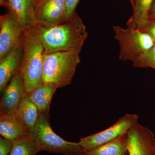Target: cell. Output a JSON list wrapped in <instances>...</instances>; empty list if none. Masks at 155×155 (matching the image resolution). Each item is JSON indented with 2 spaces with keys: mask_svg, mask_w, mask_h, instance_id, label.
Instances as JSON below:
<instances>
[{
  "mask_svg": "<svg viewBox=\"0 0 155 155\" xmlns=\"http://www.w3.org/2000/svg\"><path fill=\"white\" fill-rule=\"evenodd\" d=\"M34 27L43 45L45 54L62 51L79 53L87 37L86 26L76 11L63 23L36 22Z\"/></svg>",
  "mask_w": 155,
  "mask_h": 155,
  "instance_id": "6da1fadb",
  "label": "cell"
},
{
  "mask_svg": "<svg viewBox=\"0 0 155 155\" xmlns=\"http://www.w3.org/2000/svg\"><path fill=\"white\" fill-rule=\"evenodd\" d=\"M22 55L19 71L29 92L40 86L43 82L45 48L34 27L24 31L22 39Z\"/></svg>",
  "mask_w": 155,
  "mask_h": 155,
  "instance_id": "7a4b0ae2",
  "label": "cell"
},
{
  "mask_svg": "<svg viewBox=\"0 0 155 155\" xmlns=\"http://www.w3.org/2000/svg\"><path fill=\"white\" fill-rule=\"evenodd\" d=\"M79 53L62 51L45 54L43 82L61 88L70 84L76 67L80 63Z\"/></svg>",
  "mask_w": 155,
  "mask_h": 155,
  "instance_id": "3957f363",
  "label": "cell"
},
{
  "mask_svg": "<svg viewBox=\"0 0 155 155\" xmlns=\"http://www.w3.org/2000/svg\"><path fill=\"white\" fill-rule=\"evenodd\" d=\"M49 117L41 113L34 128L29 132L28 137L41 151L64 155L84 153L78 142L67 141L54 133L50 125Z\"/></svg>",
  "mask_w": 155,
  "mask_h": 155,
  "instance_id": "277c9868",
  "label": "cell"
},
{
  "mask_svg": "<svg viewBox=\"0 0 155 155\" xmlns=\"http://www.w3.org/2000/svg\"><path fill=\"white\" fill-rule=\"evenodd\" d=\"M113 28L114 38L120 47L119 58L122 61H130L133 63L155 45L152 38L141 31L129 27L123 28L118 25H114Z\"/></svg>",
  "mask_w": 155,
  "mask_h": 155,
  "instance_id": "5b68a950",
  "label": "cell"
},
{
  "mask_svg": "<svg viewBox=\"0 0 155 155\" xmlns=\"http://www.w3.org/2000/svg\"><path fill=\"white\" fill-rule=\"evenodd\" d=\"M138 119L137 114H126L105 130L81 139L78 143L84 153L94 149L127 133L130 127L138 122Z\"/></svg>",
  "mask_w": 155,
  "mask_h": 155,
  "instance_id": "8992f818",
  "label": "cell"
},
{
  "mask_svg": "<svg viewBox=\"0 0 155 155\" xmlns=\"http://www.w3.org/2000/svg\"><path fill=\"white\" fill-rule=\"evenodd\" d=\"M24 28L10 11L0 17V61L21 43Z\"/></svg>",
  "mask_w": 155,
  "mask_h": 155,
  "instance_id": "52a82bcc",
  "label": "cell"
},
{
  "mask_svg": "<svg viewBox=\"0 0 155 155\" xmlns=\"http://www.w3.org/2000/svg\"><path fill=\"white\" fill-rule=\"evenodd\" d=\"M128 155H155L154 133L137 122L127 131Z\"/></svg>",
  "mask_w": 155,
  "mask_h": 155,
  "instance_id": "ba28073f",
  "label": "cell"
},
{
  "mask_svg": "<svg viewBox=\"0 0 155 155\" xmlns=\"http://www.w3.org/2000/svg\"><path fill=\"white\" fill-rule=\"evenodd\" d=\"M0 101V114L15 115L19 104L27 94L23 78L19 70L4 88Z\"/></svg>",
  "mask_w": 155,
  "mask_h": 155,
  "instance_id": "9c48e42d",
  "label": "cell"
},
{
  "mask_svg": "<svg viewBox=\"0 0 155 155\" xmlns=\"http://www.w3.org/2000/svg\"><path fill=\"white\" fill-rule=\"evenodd\" d=\"M36 22L48 24L63 23L68 20L65 0H35Z\"/></svg>",
  "mask_w": 155,
  "mask_h": 155,
  "instance_id": "30bf717a",
  "label": "cell"
},
{
  "mask_svg": "<svg viewBox=\"0 0 155 155\" xmlns=\"http://www.w3.org/2000/svg\"><path fill=\"white\" fill-rule=\"evenodd\" d=\"M35 0H9L8 11L13 14L24 30L34 27Z\"/></svg>",
  "mask_w": 155,
  "mask_h": 155,
  "instance_id": "8fae6325",
  "label": "cell"
},
{
  "mask_svg": "<svg viewBox=\"0 0 155 155\" xmlns=\"http://www.w3.org/2000/svg\"><path fill=\"white\" fill-rule=\"evenodd\" d=\"M22 55V41L14 50L0 61V91H3L14 74L19 70Z\"/></svg>",
  "mask_w": 155,
  "mask_h": 155,
  "instance_id": "7c38bea8",
  "label": "cell"
},
{
  "mask_svg": "<svg viewBox=\"0 0 155 155\" xmlns=\"http://www.w3.org/2000/svg\"><path fill=\"white\" fill-rule=\"evenodd\" d=\"M0 134L2 137L14 141L29 136V131L15 115L0 114Z\"/></svg>",
  "mask_w": 155,
  "mask_h": 155,
  "instance_id": "4fadbf2b",
  "label": "cell"
},
{
  "mask_svg": "<svg viewBox=\"0 0 155 155\" xmlns=\"http://www.w3.org/2000/svg\"><path fill=\"white\" fill-rule=\"evenodd\" d=\"M57 88L51 84H43L29 92L27 96L33 102L41 113L49 116V110L51 101Z\"/></svg>",
  "mask_w": 155,
  "mask_h": 155,
  "instance_id": "5bb4252c",
  "label": "cell"
},
{
  "mask_svg": "<svg viewBox=\"0 0 155 155\" xmlns=\"http://www.w3.org/2000/svg\"><path fill=\"white\" fill-rule=\"evenodd\" d=\"M154 0H135L132 16L127 23V27L142 31L149 22V14Z\"/></svg>",
  "mask_w": 155,
  "mask_h": 155,
  "instance_id": "9a60e30c",
  "label": "cell"
},
{
  "mask_svg": "<svg viewBox=\"0 0 155 155\" xmlns=\"http://www.w3.org/2000/svg\"><path fill=\"white\" fill-rule=\"evenodd\" d=\"M41 113L26 94L18 106L15 116L30 132L34 128Z\"/></svg>",
  "mask_w": 155,
  "mask_h": 155,
  "instance_id": "2e32d148",
  "label": "cell"
},
{
  "mask_svg": "<svg viewBox=\"0 0 155 155\" xmlns=\"http://www.w3.org/2000/svg\"><path fill=\"white\" fill-rule=\"evenodd\" d=\"M127 133L96 148L85 152V155H127Z\"/></svg>",
  "mask_w": 155,
  "mask_h": 155,
  "instance_id": "e0dca14e",
  "label": "cell"
},
{
  "mask_svg": "<svg viewBox=\"0 0 155 155\" xmlns=\"http://www.w3.org/2000/svg\"><path fill=\"white\" fill-rule=\"evenodd\" d=\"M40 151L29 137L24 136L13 141L11 155H36Z\"/></svg>",
  "mask_w": 155,
  "mask_h": 155,
  "instance_id": "ac0fdd59",
  "label": "cell"
},
{
  "mask_svg": "<svg viewBox=\"0 0 155 155\" xmlns=\"http://www.w3.org/2000/svg\"><path fill=\"white\" fill-rule=\"evenodd\" d=\"M136 68H151L155 70V45L146 52L142 54L133 63Z\"/></svg>",
  "mask_w": 155,
  "mask_h": 155,
  "instance_id": "d6986e66",
  "label": "cell"
},
{
  "mask_svg": "<svg viewBox=\"0 0 155 155\" xmlns=\"http://www.w3.org/2000/svg\"><path fill=\"white\" fill-rule=\"evenodd\" d=\"M13 146V140L1 137L0 155H11Z\"/></svg>",
  "mask_w": 155,
  "mask_h": 155,
  "instance_id": "ffe728a7",
  "label": "cell"
},
{
  "mask_svg": "<svg viewBox=\"0 0 155 155\" xmlns=\"http://www.w3.org/2000/svg\"><path fill=\"white\" fill-rule=\"evenodd\" d=\"M80 0H65L66 4V12L67 18L70 17L75 12V9Z\"/></svg>",
  "mask_w": 155,
  "mask_h": 155,
  "instance_id": "44dd1931",
  "label": "cell"
},
{
  "mask_svg": "<svg viewBox=\"0 0 155 155\" xmlns=\"http://www.w3.org/2000/svg\"><path fill=\"white\" fill-rule=\"evenodd\" d=\"M141 31L149 35L155 42V19H149L148 24Z\"/></svg>",
  "mask_w": 155,
  "mask_h": 155,
  "instance_id": "7402d4cb",
  "label": "cell"
},
{
  "mask_svg": "<svg viewBox=\"0 0 155 155\" xmlns=\"http://www.w3.org/2000/svg\"><path fill=\"white\" fill-rule=\"evenodd\" d=\"M155 19V0H154L149 17V19Z\"/></svg>",
  "mask_w": 155,
  "mask_h": 155,
  "instance_id": "603a6c76",
  "label": "cell"
},
{
  "mask_svg": "<svg viewBox=\"0 0 155 155\" xmlns=\"http://www.w3.org/2000/svg\"><path fill=\"white\" fill-rule=\"evenodd\" d=\"M0 5L1 6L8 8L9 0H0Z\"/></svg>",
  "mask_w": 155,
  "mask_h": 155,
  "instance_id": "cb8c5ba5",
  "label": "cell"
},
{
  "mask_svg": "<svg viewBox=\"0 0 155 155\" xmlns=\"http://www.w3.org/2000/svg\"><path fill=\"white\" fill-rule=\"evenodd\" d=\"M130 2V4H131V5L132 7L134 5V2H135V0H129Z\"/></svg>",
  "mask_w": 155,
  "mask_h": 155,
  "instance_id": "d4e9b609",
  "label": "cell"
},
{
  "mask_svg": "<svg viewBox=\"0 0 155 155\" xmlns=\"http://www.w3.org/2000/svg\"><path fill=\"white\" fill-rule=\"evenodd\" d=\"M85 155L84 154H84H77V155ZM127 155H128V154H127Z\"/></svg>",
  "mask_w": 155,
  "mask_h": 155,
  "instance_id": "484cf974",
  "label": "cell"
}]
</instances>
